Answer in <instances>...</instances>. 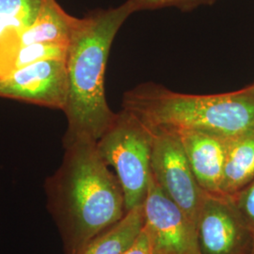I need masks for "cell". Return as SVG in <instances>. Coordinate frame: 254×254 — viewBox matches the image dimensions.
Wrapping results in <instances>:
<instances>
[{
    "label": "cell",
    "instance_id": "obj_12",
    "mask_svg": "<svg viewBox=\"0 0 254 254\" xmlns=\"http://www.w3.org/2000/svg\"><path fill=\"white\" fill-rule=\"evenodd\" d=\"M254 180V134L228 142L220 193L232 196Z\"/></svg>",
    "mask_w": 254,
    "mask_h": 254
},
{
    "label": "cell",
    "instance_id": "obj_10",
    "mask_svg": "<svg viewBox=\"0 0 254 254\" xmlns=\"http://www.w3.org/2000/svg\"><path fill=\"white\" fill-rule=\"evenodd\" d=\"M79 21L80 18L69 14L57 0H43L36 19L20 33L10 55L18 47L33 44L69 46Z\"/></svg>",
    "mask_w": 254,
    "mask_h": 254
},
{
    "label": "cell",
    "instance_id": "obj_15",
    "mask_svg": "<svg viewBox=\"0 0 254 254\" xmlns=\"http://www.w3.org/2000/svg\"><path fill=\"white\" fill-rule=\"evenodd\" d=\"M218 0H131L135 12L163 8H177L182 11H190L200 6L213 5Z\"/></svg>",
    "mask_w": 254,
    "mask_h": 254
},
{
    "label": "cell",
    "instance_id": "obj_13",
    "mask_svg": "<svg viewBox=\"0 0 254 254\" xmlns=\"http://www.w3.org/2000/svg\"><path fill=\"white\" fill-rule=\"evenodd\" d=\"M143 225V206L139 205L94 237L80 254H123L140 234Z\"/></svg>",
    "mask_w": 254,
    "mask_h": 254
},
{
    "label": "cell",
    "instance_id": "obj_5",
    "mask_svg": "<svg viewBox=\"0 0 254 254\" xmlns=\"http://www.w3.org/2000/svg\"><path fill=\"white\" fill-rule=\"evenodd\" d=\"M150 127L153 133L152 176L196 225L205 191L191 171L180 136L172 129Z\"/></svg>",
    "mask_w": 254,
    "mask_h": 254
},
{
    "label": "cell",
    "instance_id": "obj_9",
    "mask_svg": "<svg viewBox=\"0 0 254 254\" xmlns=\"http://www.w3.org/2000/svg\"><path fill=\"white\" fill-rule=\"evenodd\" d=\"M176 132L199 186L207 193L219 194L229 140L197 131Z\"/></svg>",
    "mask_w": 254,
    "mask_h": 254
},
{
    "label": "cell",
    "instance_id": "obj_17",
    "mask_svg": "<svg viewBox=\"0 0 254 254\" xmlns=\"http://www.w3.org/2000/svg\"><path fill=\"white\" fill-rule=\"evenodd\" d=\"M123 254H153L152 247L144 229H142L135 241L129 248H127Z\"/></svg>",
    "mask_w": 254,
    "mask_h": 254
},
{
    "label": "cell",
    "instance_id": "obj_1",
    "mask_svg": "<svg viewBox=\"0 0 254 254\" xmlns=\"http://www.w3.org/2000/svg\"><path fill=\"white\" fill-rule=\"evenodd\" d=\"M64 147L63 162L45 182L46 205L64 254H80L94 237L125 217V197L96 141L77 139Z\"/></svg>",
    "mask_w": 254,
    "mask_h": 254
},
{
    "label": "cell",
    "instance_id": "obj_7",
    "mask_svg": "<svg viewBox=\"0 0 254 254\" xmlns=\"http://www.w3.org/2000/svg\"><path fill=\"white\" fill-rule=\"evenodd\" d=\"M196 229L201 254H249L251 252L254 232L229 195L205 192Z\"/></svg>",
    "mask_w": 254,
    "mask_h": 254
},
{
    "label": "cell",
    "instance_id": "obj_4",
    "mask_svg": "<svg viewBox=\"0 0 254 254\" xmlns=\"http://www.w3.org/2000/svg\"><path fill=\"white\" fill-rule=\"evenodd\" d=\"M152 141L151 127L123 109L96 142L102 157L118 178L127 212L145 200L152 178Z\"/></svg>",
    "mask_w": 254,
    "mask_h": 254
},
{
    "label": "cell",
    "instance_id": "obj_11",
    "mask_svg": "<svg viewBox=\"0 0 254 254\" xmlns=\"http://www.w3.org/2000/svg\"><path fill=\"white\" fill-rule=\"evenodd\" d=\"M43 0H0V76L20 33L36 19Z\"/></svg>",
    "mask_w": 254,
    "mask_h": 254
},
{
    "label": "cell",
    "instance_id": "obj_3",
    "mask_svg": "<svg viewBox=\"0 0 254 254\" xmlns=\"http://www.w3.org/2000/svg\"><path fill=\"white\" fill-rule=\"evenodd\" d=\"M123 109L149 127L197 131L232 140L254 134V83L239 91L200 95L147 82L124 94Z\"/></svg>",
    "mask_w": 254,
    "mask_h": 254
},
{
    "label": "cell",
    "instance_id": "obj_6",
    "mask_svg": "<svg viewBox=\"0 0 254 254\" xmlns=\"http://www.w3.org/2000/svg\"><path fill=\"white\" fill-rule=\"evenodd\" d=\"M142 206L143 229L153 254H201L195 223L153 176Z\"/></svg>",
    "mask_w": 254,
    "mask_h": 254
},
{
    "label": "cell",
    "instance_id": "obj_18",
    "mask_svg": "<svg viewBox=\"0 0 254 254\" xmlns=\"http://www.w3.org/2000/svg\"><path fill=\"white\" fill-rule=\"evenodd\" d=\"M249 254H254V242H253V246H252V249H251V252Z\"/></svg>",
    "mask_w": 254,
    "mask_h": 254
},
{
    "label": "cell",
    "instance_id": "obj_2",
    "mask_svg": "<svg viewBox=\"0 0 254 254\" xmlns=\"http://www.w3.org/2000/svg\"><path fill=\"white\" fill-rule=\"evenodd\" d=\"M134 12L131 0H127L115 8L91 10L80 18L66 57L68 98L64 111L67 121L64 146L77 139L97 142L116 117L106 97V70L113 41Z\"/></svg>",
    "mask_w": 254,
    "mask_h": 254
},
{
    "label": "cell",
    "instance_id": "obj_8",
    "mask_svg": "<svg viewBox=\"0 0 254 254\" xmlns=\"http://www.w3.org/2000/svg\"><path fill=\"white\" fill-rule=\"evenodd\" d=\"M0 98L64 111L68 98L66 60H45L0 77Z\"/></svg>",
    "mask_w": 254,
    "mask_h": 254
},
{
    "label": "cell",
    "instance_id": "obj_16",
    "mask_svg": "<svg viewBox=\"0 0 254 254\" xmlns=\"http://www.w3.org/2000/svg\"><path fill=\"white\" fill-rule=\"evenodd\" d=\"M231 197L254 234V180Z\"/></svg>",
    "mask_w": 254,
    "mask_h": 254
},
{
    "label": "cell",
    "instance_id": "obj_14",
    "mask_svg": "<svg viewBox=\"0 0 254 254\" xmlns=\"http://www.w3.org/2000/svg\"><path fill=\"white\" fill-rule=\"evenodd\" d=\"M67 52L68 46L50 44H33L18 47L7 62L5 74L20 67L45 60H66Z\"/></svg>",
    "mask_w": 254,
    "mask_h": 254
}]
</instances>
